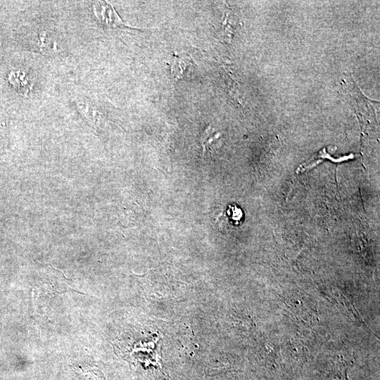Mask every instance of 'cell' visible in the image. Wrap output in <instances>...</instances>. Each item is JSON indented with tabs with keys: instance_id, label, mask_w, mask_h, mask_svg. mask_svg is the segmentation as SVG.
Listing matches in <instances>:
<instances>
[{
	"instance_id": "8992f818",
	"label": "cell",
	"mask_w": 380,
	"mask_h": 380,
	"mask_svg": "<svg viewBox=\"0 0 380 380\" xmlns=\"http://www.w3.org/2000/svg\"><path fill=\"white\" fill-rule=\"evenodd\" d=\"M227 214L236 222H238L241 220L243 215L241 210L236 205H229L227 210Z\"/></svg>"
},
{
	"instance_id": "277c9868",
	"label": "cell",
	"mask_w": 380,
	"mask_h": 380,
	"mask_svg": "<svg viewBox=\"0 0 380 380\" xmlns=\"http://www.w3.org/2000/svg\"><path fill=\"white\" fill-rule=\"evenodd\" d=\"M46 32H42L39 34L36 39V46L38 50L42 53H53L56 50V45L54 41L49 37Z\"/></svg>"
},
{
	"instance_id": "6da1fadb",
	"label": "cell",
	"mask_w": 380,
	"mask_h": 380,
	"mask_svg": "<svg viewBox=\"0 0 380 380\" xmlns=\"http://www.w3.org/2000/svg\"><path fill=\"white\" fill-rule=\"evenodd\" d=\"M95 16L101 24L108 27H124V24L113 8L103 1H96L93 6Z\"/></svg>"
},
{
	"instance_id": "3957f363",
	"label": "cell",
	"mask_w": 380,
	"mask_h": 380,
	"mask_svg": "<svg viewBox=\"0 0 380 380\" xmlns=\"http://www.w3.org/2000/svg\"><path fill=\"white\" fill-rule=\"evenodd\" d=\"M221 136L222 134L220 132L210 126L208 127L201 138V144L203 151L206 153L213 152L217 148Z\"/></svg>"
},
{
	"instance_id": "7a4b0ae2",
	"label": "cell",
	"mask_w": 380,
	"mask_h": 380,
	"mask_svg": "<svg viewBox=\"0 0 380 380\" xmlns=\"http://www.w3.org/2000/svg\"><path fill=\"white\" fill-rule=\"evenodd\" d=\"M191 65L190 56L187 55L174 56L170 65L172 80L176 81L184 77L189 72V68Z\"/></svg>"
},
{
	"instance_id": "5b68a950",
	"label": "cell",
	"mask_w": 380,
	"mask_h": 380,
	"mask_svg": "<svg viewBox=\"0 0 380 380\" xmlns=\"http://www.w3.org/2000/svg\"><path fill=\"white\" fill-rule=\"evenodd\" d=\"M16 77L17 84L16 86L18 87L19 90L25 94L28 93L30 91H31L32 89V84H31V80H30L26 74L23 72H20L18 73V75H15Z\"/></svg>"
}]
</instances>
